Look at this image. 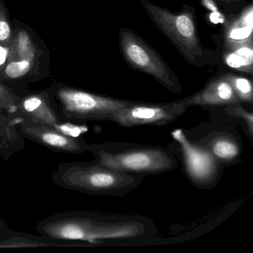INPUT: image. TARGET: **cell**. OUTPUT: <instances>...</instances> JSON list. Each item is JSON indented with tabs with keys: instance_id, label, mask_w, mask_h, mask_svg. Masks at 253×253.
<instances>
[{
	"instance_id": "2e32d148",
	"label": "cell",
	"mask_w": 253,
	"mask_h": 253,
	"mask_svg": "<svg viewBox=\"0 0 253 253\" xmlns=\"http://www.w3.org/2000/svg\"><path fill=\"white\" fill-rule=\"evenodd\" d=\"M253 41L239 43L220 42V60L226 67L253 75Z\"/></svg>"
},
{
	"instance_id": "6da1fadb",
	"label": "cell",
	"mask_w": 253,
	"mask_h": 253,
	"mask_svg": "<svg viewBox=\"0 0 253 253\" xmlns=\"http://www.w3.org/2000/svg\"><path fill=\"white\" fill-rule=\"evenodd\" d=\"M40 235L57 241H76L87 247L112 242L140 241L152 230V223L134 216L112 215L72 210L51 214L36 225Z\"/></svg>"
},
{
	"instance_id": "ac0fdd59",
	"label": "cell",
	"mask_w": 253,
	"mask_h": 253,
	"mask_svg": "<svg viewBox=\"0 0 253 253\" xmlns=\"http://www.w3.org/2000/svg\"><path fill=\"white\" fill-rule=\"evenodd\" d=\"M229 84L232 85L237 97L243 103L253 104V83L247 77L241 76L234 73H224Z\"/></svg>"
},
{
	"instance_id": "ba28073f",
	"label": "cell",
	"mask_w": 253,
	"mask_h": 253,
	"mask_svg": "<svg viewBox=\"0 0 253 253\" xmlns=\"http://www.w3.org/2000/svg\"><path fill=\"white\" fill-rule=\"evenodd\" d=\"M42 54L30 32L23 28H14L9 55L6 64L0 72V81L35 82L43 79V73L38 69Z\"/></svg>"
},
{
	"instance_id": "4fadbf2b",
	"label": "cell",
	"mask_w": 253,
	"mask_h": 253,
	"mask_svg": "<svg viewBox=\"0 0 253 253\" xmlns=\"http://www.w3.org/2000/svg\"><path fill=\"white\" fill-rule=\"evenodd\" d=\"M197 142L205 146L223 167L241 161L242 144L235 134L226 130H213Z\"/></svg>"
},
{
	"instance_id": "52a82bcc",
	"label": "cell",
	"mask_w": 253,
	"mask_h": 253,
	"mask_svg": "<svg viewBox=\"0 0 253 253\" xmlns=\"http://www.w3.org/2000/svg\"><path fill=\"white\" fill-rule=\"evenodd\" d=\"M176 145L175 155L180 158L186 177L198 189L214 188L221 179L224 167L203 145L191 140L182 128L171 134Z\"/></svg>"
},
{
	"instance_id": "30bf717a",
	"label": "cell",
	"mask_w": 253,
	"mask_h": 253,
	"mask_svg": "<svg viewBox=\"0 0 253 253\" xmlns=\"http://www.w3.org/2000/svg\"><path fill=\"white\" fill-rule=\"evenodd\" d=\"M187 108L177 101L150 103L134 101L132 104L114 112L112 122L127 128L143 126H165L182 116Z\"/></svg>"
},
{
	"instance_id": "603a6c76",
	"label": "cell",
	"mask_w": 253,
	"mask_h": 253,
	"mask_svg": "<svg viewBox=\"0 0 253 253\" xmlns=\"http://www.w3.org/2000/svg\"><path fill=\"white\" fill-rule=\"evenodd\" d=\"M10 45H0V72L2 70L4 66L6 64L7 60H8V55H9Z\"/></svg>"
},
{
	"instance_id": "ffe728a7",
	"label": "cell",
	"mask_w": 253,
	"mask_h": 253,
	"mask_svg": "<svg viewBox=\"0 0 253 253\" xmlns=\"http://www.w3.org/2000/svg\"><path fill=\"white\" fill-rule=\"evenodd\" d=\"M242 103H235L224 106V111L229 116L233 117L241 121L246 134L250 141L253 140V112L246 109Z\"/></svg>"
},
{
	"instance_id": "e0dca14e",
	"label": "cell",
	"mask_w": 253,
	"mask_h": 253,
	"mask_svg": "<svg viewBox=\"0 0 253 253\" xmlns=\"http://www.w3.org/2000/svg\"><path fill=\"white\" fill-rule=\"evenodd\" d=\"M221 42L239 43L253 41V5L250 4L242 13L225 25Z\"/></svg>"
},
{
	"instance_id": "9a60e30c",
	"label": "cell",
	"mask_w": 253,
	"mask_h": 253,
	"mask_svg": "<svg viewBox=\"0 0 253 253\" xmlns=\"http://www.w3.org/2000/svg\"><path fill=\"white\" fill-rule=\"evenodd\" d=\"M20 118L0 110V159L8 161L25 149L26 143L18 128Z\"/></svg>"
},
{
	"instance_id": "7402d4cb",
	"label": "cell",
	"mask_w": 253,
	"mask_h": 253,
	"mask_svg": "<svg viewBox=\"0 0 253 253\" xmlns=\"http://www.w3.org/2000/svg\"><path fill=\"white\" fill-rule=\"evenodd\" d=\"M215 1L228 12H235L246 3V0H215Z\"/></svg>"
},
{
	"instance_id": "8992f818",
	"label": "cell",
	"mask_w": 253,
	"mask_h": 253,
	"mask_svg": "<svg viewBox=\"0 0 253 253\" xmlns=\"http://www.w3.org/2000/svg\"><path fill=\"white\" fill-rule=\"evenodd\" d=\"M118 41L123 58L130 68L152 77L171 92L183 91L175 72L141 37L130 29L122 28Z\"/></svg>"
},
{
	"instance_id": "9c48e42d",
	"label": "cell",
	"mask_w": 253,
	"mask_h": 253,
	"mask_svg": "<svg viewBox=\"0 0 253 253\" xmlns=\"http://www.w3.org/2000/svg\"><path fill=\"white\" fill-rule=\"evenodd\" d=\"M14 115L52 127L75 137L87 131L85 127L72 125V122L63 118L51 88L23 94L18 112Z\"/></svg>"
},
{
	"instance_id": "3957f363",
	"label": "cell",
	"mask_w": 253,
	"mask_h": 253,
	"mask_svg": "<svg viewBox=\"0 0 253 253\" xmlns=\"http://www.w3.org/2000/svg\"><path fill=\"white\" fill-rule=\"evenodd\" d=\"M54 184L68 190L91 195L118 197L138 187L145 177L127 174L91 162L62 163L51 174Z\"/></svg>"
},
{
	"instance_id": "7c38bea8",
	"label": "cell",
	"mask_w": 253,
	"mask_h": 253,
	"mask_svg": "<svg viewBox=\"0 0 253 253\" xmlns=\"http://www.w3.org/2000/svg\"><path fill=\"white\" fill-rule=\"evenodd\" d=\"M178 101L187 109L194 106L224 107L241 103L224 74L211 78L199 91Z\"/></svg>"
},
{
	"instance_id": "5bb4252c",
	"label": "cell",
	"mask_w": 253,
	"mask_h": 253,
	"mask_svg": "<svg viewBox=\"0 0 253 253\" xmlns=\"http://www.w3.org/2000/svg\"><path fill=\"white\" fill-rule=\"evenodd\" d=\"M81 247L85 244L76 241H57L43 235L17 232L10 228L0 236V249L35 248V247Z\"/></svg>"
},
{
	"instance_id": "277c9868",
	"label": "cell",
	"mask_w": 253,
	"mask_h": 253,
	"mask_svg": "<svg viewBox=\"0 0 253 253\" xmlns=\"http://www.w3.org/2000/svg\"><path fill=\"white\" fill-rule=\"evenodd\" d=\"M152 23L171 41L180 55L191 66L201 68L214 63L212 51L204 48L197 29L195 8L184 5L173 12L149 0H140Z\"/></svg>"
},
{
	"instance_id": "8fae6325",
	"label": "cell",
	"mask_w": 253,
	"mask_h": 253,
	"mask_svg": "<svg viewBox=\"0 0 253 253\" xmlns=\"http://www.w3.org/2000/svg\"><path fill=\"white\" fill-rule=\"evenodd\" d=\"M17 117L20 118L18 128L24 138L54 153L80 155L88 152V143L85 139L65 134L52 127L33 122L23 117Z\"/></svg>"
},
{
	"instance_id": "cb8c5ba5",
	"label": "cell",
	"mask_w": 253,
	"mask_h": 253,
	"mask_svg": "<svg viewBox=\"0 0 253 253\" xmlns=\"http://www.w3.org/2000/svg\"><path fill=\"white\" fill-rule=\"evenodd\" d=\"M10 229L6 222L0 216V236H2Z\"/></svg>"
},
{
	"instance_id": "d6986e66",
	"label": "cell",
	"mask_w": 253,
	"mask_h": 253,
	"mask_svg": "<svg viewBox=\"0 0 253 253\" xmlns=\"http://www.w3.org/2000/svg\"><path fill=\"white\" fill-rule=\"evenodd\" d=\"M22 95L6 83L0 81V110L14 115L19 110Z\"/></svg>"
},
{
	"instance_id": "44dd1931",
	"label": "cell",
	"mask_w": 253,
	"mask_h": 253,
	"mask_svg": "<svg viewBox=\"0 0 253 253\" xmlns=\"http://www.w3.org/2000/svg\"><path fill=\"white\" fill-rule=\"evenodd\" d=\"M14 29L8 17V11L3 0H0V45H8L13 38Z\"/></svg>"
},
{
	"instance_id": "7a4b0ae2",
	"label": "cell",
	"mask_w": 253,
	"mask_h": 253,
	"mask_svg": "<svg viewBox=\"0 0 253 253\" xmlns=\"http://www.w3.org/2000/svg\"><path fill=\"white\" fill-rule=\"evenodd\" d=\"M88 152L102 167L127 174L148 175L163 174L178 167L173 151L161 146L125 142L88 143Z\"/></svg>"
},
{
	"instance_id": "5b68a950",
	"label": "cell",
	"mask_w": 253,
	"mask_h": 253,
	"mask_svg": "<svg viewBox=\"0 0 253 253\" xmlns=\"http://www.w3.org/2000/svg\"><path fill=\"white\" fill-rule=\"evenodd\" d=\"M51 88L63 118L72 123L112 121L114 112L134 102L94 94L59 83Z\"/></svg>"
}]
</instances>
